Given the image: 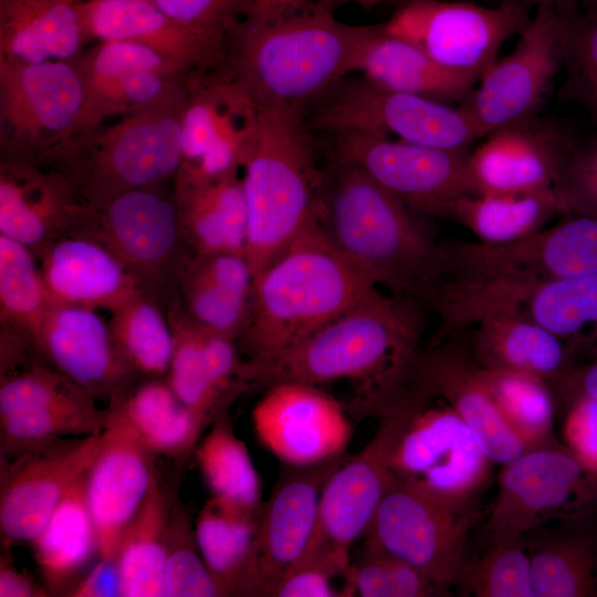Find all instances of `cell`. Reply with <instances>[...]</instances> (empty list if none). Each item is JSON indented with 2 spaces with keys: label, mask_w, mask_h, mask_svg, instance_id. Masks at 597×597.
Returning <instances> with one entry per match:
<instances>
[{
  "label": "cell",
  "mask_w": 597,
  "mask_h": 597,
  "mask_svg": "<svg viewBox=\"0 0 597 597\" xmlns=\"http://www.w3.org/2000/svg\"><path fill=\"white\" fill-rule=\"evenodd\" d=\"M420 304L379 289L307 337L264 362H247L250 387L353 380V409L378 416L401 392L422 332Z\"/></svg>",
  "instance_id": "6da1fadb"
},
{
  "label": "cell",
  "mask_w": 597,
  "mask_h": 597,
  "mask_svg": "<svg viewBox=\"0 0 597 597\" xmlns=\"http://www.w3.org/2000/svg\"><path fill=\"white\" fill-rule=\"evenodd\" d=\"M378 24L350 25L311 0L280 15L244 19L231 34L223 66L259 108L305 109L358 72Z\"/></svg>",
  "instance_id": "7a4b0ae2"
},
{
  "label": "cell",
  "mask_w": 597,
  "mask_h": 597,
  "mask_svg": "<svg viewBox=\"0 0 597 597\" xmlns=\"http://www.w3.org/2000/svg\"><path fill=\"white\" fill-rule=\"evenodd\" d=\"M417 213L355 165L323 167L320 228L370 283L411 296L434 274L438 245Z\"/></svg>",
  "instance_id": "3957f363"
},
{
  "label": "cell",
  "mask_w": 597,
  "mask_h": 597,
  "mask_svg": "<svg viewBox=\"0 0 597 597\" xmlns=\"http://www.w3.org/2000/svg\"><path fill=\"white\" fill-rule=\"evenodd\" d=\"M376 289L331 244L317 222L255 275L252 316L237 341L244 360L273 358Z\"/></svg>",
  "instance_id": "277c9868"
},
{
  "label": "cell",
  "mask_w": 597,
  "mask_h": 597,
  "mask_svg": "<svg viewBox=\"0 0 597 597\" xmlns=\"http://www.w3.org/2000/svg\"><path fill=\"white\" fill-rule=\"evenodd\" d=\"M313 134L298 111L260 108L258 143L242 172L244 256L254 276L318 222L323 167Z\"/></svg>",
  "instance_id": "5b68a950"
},
{
  "label": "cell",
  "mask_w": 597,
  "mask_h": 597,
  "mask_svg": "<svg viewBox=\"0 0 597 597\" xmlns=\"http://www.w3.org/2000/svg\"><path fill=\"white\" fill-rule=\"evenodd\" d=\"M185 97L186 84L180 93L153 107L73 133L44 165L65 174L86 203L172 181L182 163Z\"/></svg>",
  "instance_id": "8992f818"
},
{
  "label": "cell",
  "mask_w": 597,
  "mask_h": 597,
  "mask_svg": "<svg viewBox=\"0 0 597 597\" xmlns=\"http://www.w3.org/2000/svg\"><path fill=\"white\" fill-rule=\"evenodd\" d=\"M70 232L106 248L166 311L179 300L180 279L192 252L180 229L174 180L86 203Z\"/></svg>",
  "instance_id": "52a82bcc"
},
{
  "label": "cell",
  "mask_w": 597,
  "mask_h": 597,
  "mask_svg": "<svg viewBox=\"0 0 597 597\" xmlns=\"http://www.w3.org/2000/svg\"><path fill=\"white\" fill-rule=\"evenodd\" d=\"M308 128L325 134L366 133L412 144L467 149L480 138L461 107L345 76L303 113Z\"/></svg>",
  "instance_id": "ba28073f"
},
{
  "label": "cell",
  "mask_w": 597,
  "mask_h": 597,
  "mask_svg": "<svg viewBox=\"0 0 597 597\" xmlns=\"http://www.w3.org/2000/svg\"><path fill=\"white\" fill-rule=\"evenodd\" d=\"M409 412L390 458L395 478L457 507L469 509L490 476L492 462L478 437L444 402L405 390Z\"/></svg>",
  "instance_id": "9c48e42d"
},
{
  "label": "cell",
  "mask_w": 597,
  "mask_h": 597,
  "mask_svg": "<svg viewBox=\"0 0 597 597\" xmlns=\"http://www.w3.org/2000/svg\"><path fill=\"white\" fill-rule=\"evenodd\" d=\"M498 486L488 544L519 541L553 520H579L597 510V473L567 448L525 451L504 464Z\"/></svg>",
  "instance_id": "30bf717a"
},
{
  "label": "cell",
  "mask_w": 597,
  "mask_h": 597,
  "mask_svg": "<svg viewBox=\"0 0 597 597\" xmlns=\"http://www.w3.org/2000/svg\"><path fill=\"white\" fill-rule=\"evenodd\" d=\"M85 96L75 60H0V160L44 165L74 129Z\"/></svg>",
  "instance_id": "8fae6325"
},
{
  "label": "cell",
  "mask_w": 597,
  "mask_h": 597,
  "mask_svg": "<svg viewBox=\"0 0 597 597\" xmlns=\"http://www.w3.org/2000/svg\"><path fill=\"white\" fill-rule=\"evenodd\" d=\"M530 11L513 2L483 7L465 1L411 0L399 6L384 27L442 69L478 83L501 46L527 25Z\"/></svg>",
  "instance_id": "7c38bea8"
},
{
  "label": "cell",
  "mask_w": 597,
  "mask_h": 597,
  "mask_svg": "<svg viewBox=\"0 0 597 597\" xmlns=\"http://www.w3.org/2000/svg\"><path fill=\"white\" fill-rule=\"evenodd\" d=\"M259 130L260 108L223 64L190 73L177 176L203 181L242 174Z\"/></svg>",
  "instance_id": "4fadbf2b"
},
{
  "label": "cell",
  "mask_w": 597,
  "mask_h": 597,
  "mask_svg": "<svg viewBox=\"0 0 597 597\" xmlns=\"http://www.w3.org/2000/svg\"><path fill=\"white\" fill-rule=\"evenodd\" d=\"M331 157L355 165L423 217L443 218L460 197L479 193L467 149H444L366 133H336Z\"/></svg>",
  "instance_id": "5bb4252c"
},
{
  "label": "cell",
  "mask_w": 597,
  "mask_h": 597,
  "mask_svg": "<svg viewBox=\"0 0 597 597\" xmlns=\"http://www.w3.org/2000/svg\"><path fill=\"white\" fill-rule=\"evenodd\" d=\"M469 509L457 507L392 475L364 544L416 567L448 596L465 558Z\"/></svg>",
  "instance_id": "9a60e30c"
},
{
  "label": "cell",
  "mask_w": 597,
  "mask_h": 597,
  "mask_svg": "<svg viewBox=\"0 0 597 597\" xmlns=\"http://www.w3.org/2000/svg\"><path fill=\"white\" fill-rule=\"evenodd\" d=\"M563 52L561 14L536 8L513 51L496 59L461 103L480 138L538 115L562 71Z\"/></svg>",
  "instance_id": "2e32d148"
},
{
  "label": "cell",
  "mask_w": 597,
  "mask_h": 597,
  "mask_svg": "<svg viewBox=\"0 0 597 597\" xmlns=\"http://www.w3.org/2000/svg\"><path fill=\"white\" fill-rule=\"evenodd\" d=\"M108 410L53 367L34 363L0 380L1 453L15 457L67 438L100 434Z\"/></svg>",
  "instance_id": "e0dca14e"
},
{
  "label": "cell",
  "mask_w": 597,
  "mask_h": 597,
  "mask_svg": "<svg viewBox=\"0 0 597 597\" xmlns=\"http://www.w3.org/2000/svg\"><path fill=\"white\" fill-rule=\"evenodd\" d=\"M408 412V400L401 396L379 416L378 429L364 449L348 454L328 476L321 493L313 537L305 551L350 561L353 544L367 533L391 481L390 458Z\"/></svg>",
  "instance_id": "ac0fdd59"
},
{
  "label": "cell",
  "mask_w": 597,
  "mask_h": 597,
  "mask_svg": "<svg viewBox=\"0 0 597 597\" xmlns=\"http://www.w3.org/2000/svg\"><path fill=\"white\" fill-rule=\"evenodd\" d=\"M347 457L346 452L310 465L282 463L261 505L253 553L239 596H273L282 577L310 544L323 486Z\"/></svg>",
  "instance_id": "d6986e66"
},
{
  "label": "cell",
  "mask_w": 597,
  "mask_h": 597,
  "mask_svg": "<svg viewBox=\"0 0 597 597\" xmlns=\"http://www.w3.org/2000/svg\"><path fill=\"white\" fill-rule=\"evenodd\" d=\"M102 433L62 439L11 457L13 461L1 475L4 544L32 543L69 489L91 467Z\"/></svg>",
  "instance_id": "ffe728a7"
},
{
  "label": "cell",
  "mask_w": 597,
  "mask_h": 597,
  "mask_svg": "<svg viewBox=\"0 0 597 597\" xmlns=\"http://www.w3.org/2000/svg\"><path fill=\"white\" fill-rule=\"evenodd\" d=\"M259 441L282 463L310 465L347 452L352 425L345 407L317 386L277 383L252 410Z\"/></svg>",
  "instance_id": "44dd1931"
},
{
  "label": "cell",
  "mask_w": 597,
  "mask_h": 597,
  "mask_svg": "<svg viewBox=\"0 0 597 597\" xmlns=\"http://www.w3.org/2000/svg\"><path fill=\"white\" fill-rule=\"evenodd\" d=\"M154 455L123 417L109 408L100 450L86 473L98 558H116L126 528L158 478Z\"/></svg>",
  "instance_id": "7402d4cb"
},
{
  "label": "cell",
  "mask_w": 597,
  "mask_h": 597,
  "mask_svg": "<svg viewBox=\"0 0 597 597\" xmlns=\"http://www.w3.org/2000/svg\"><path fill=\"white\" fill-rule=\"evenodd\" d=\"M469 154L479 193L554 188L578 139L564 123L534 116L499 128Z\"/></svg>",
  "instance_id": "603a6c76"
},
{
  "label": "cell",
  "mask_w": 597,
  "mask_h": 597,
  "mask_svg": "<svg viewBox=\"0 0 597 597\" xmlns=\"http://www.w3.org/2000/svg\"><path fill=\"white\" fill-rule=\"evenodd\" d=\"M404 389L440 398L453 408L492 462L505 464L527 451L502 418L468 348L453 341L419 348Z\"/></svg>",
  "instance_id": "cb8c5ba5"
},
{
  "label": "cell",
  "mask_w": 597,
  "mask_h": 597,
  "mask_svg": "<svg viewBox=\"0 0 597 597\" xmlns=\"http://www.w3.org/2000/svg\"><path fill=\"white\" fill-rule=\"evenodd\" d=\"M86 202L72 180L51 166L0 160V234L36 256L69 233Z\"/></svg>",
  "instance_id": "d4e9b609"
},
{
  "label": "cell",
  "mask_w": 597,
  "mask_h": 597,
  "mask_svg": "<svg viewBox=\"0 0 597 597\" xmlns=\"http://www.w3.org/2000/svg\"><path fill=\"white\" fill-rule=\"evenodd\" d=\"M38 353L96 400L111 401L138 378L118 353L108 322L92 308L52 304L39 335Z\"/></svg>",
  "instance_id": "484cf974"
},
{
  "label": "cell",
  "mask_w": 597,
  "mask_h": 597,
  "mask_svg": "<svg viewBox=\"0 0 597 597\" xmlns=\"http://www.w3.org/2000/svg\"><path fill=\"white\" fill-rule=\"evenodd\" d=\"M35 258L52 304L112 313L144 293L114 254L75 232L55 239Z\"/></svg>",
  "instance_id": "4316f807"
},
{
  "label": "cell",
  "mask_w": 597,
  "mask_h": 597,
  "mask_svg": "<svg viewBox=\"0 0 597 597\" xmlns=\"http://www.w3.org/2000/svg\"><path fill=\"white\" fill-rule=\"evenodd\" d=\"M86 41H130L149 46L190 72L222 64L224 48L188 30L154 0H80Z\"/></svg>",
  "instance_id": "83f0119b"
},
{
  "label": "cell",
  "mask_w": 597,
  "mask_h": 597,
  "mask_svg": "<svg viewBox=\"0 0 597 597\" xmlns=\"http://www.w3.org/2000/svg\"><path fill=\"white\" fill-rule=\"evenodd\" d=\"M174 192L180 229L192 254H244L248 206L242 174L203 181L176 176Z\"/></svg>",
  "instance_id": "f1b7e54d"
},
{
  "label": "cell",
  "mask_w": 597,
  "mask_h": 597,
  "mask_svg": "<svg viewBox=\"0 0 597 597\" xmlns=\"http://www.w3.org/2000/svg\"><path fill=\"white\" fill-rule=\"evenodd\" d=\"M86 42L75 2L0 0V60L71 61Z\"/></svg>",
  "instance_id": "f546056e"
},
{
  "label": "cell",
  "mask_w": 597,
  "mask_h": 597,
  "mask_svg": "<svg viewBox=\"0 0 597 597\" xmlns=\"http://www.w3.org/2000/svg\"><path fill=\"white\" fill-rule=\"evenodd\" d=\"M475 325L467 348L481 368L526 373L545 381L565 368L561 337L520 312L493 314Z\"/></svg>",
  "instance_id": "4dcf8cb0"
},
{
  "label": "cell",
  "mask_w": 597,
  "mask_h": 597,
  "mask_svg": "<svg viewBox=\"0 0 597 597\" xmlns=\"http://www.w3.org/2000/svg\"><path fill=\"white\" fill-rule=\"evenodd\" d=\"M86 473L73 483L32 541L34 559L49 595H67L93 556L98 555L86 499Z\"/></svg>",
  "instance_id": "1f68e13d"
},
{
  "label": "cell",
  "mask_w": 597,
  "mask_h": 597,
  "mask_svg": "<svg viewBox=\"0 0 597 597\" xmlns=\"http://www.w3.org/2000/svg\"><path fill=\"white\" fill-rule=\"evenodd\" d=\"M138 378L111 401L146 448L156 454L182 457L199 442L208 425L175 394L165 377Z\"/></svg>",
  "instance_id": "d6a6232c"
},
{
  "label": "cell",
  "mask_w": 597,
  "mask_h": 597,
  "mask_svg": "<svg viewBox=\"0 0 597 597\" xmlns=\"http://www.w3.org/2000/svg\"><path fill=\"white\" fill-rule=\"evenodd\" d=\"M373 83L444 103H462L475 81L451 73L412 43L388 33L378 24L359 71Z\"/></svg>",
  "instance_id": "836d02e7"
},
{
  "label": "cell",
  "mask_w": 597,
  "mask_h": 597,
  "mask_svg": "<svg viewBox=\"0 0 597 597\" xmlns=\"http://www.w3.org/2000/svg\"><path fill=\"white\" fill-rule=\"evenodd\" d=\"M562 208L554 188L514 193H475L458 198L444 217L470 230L480 242L505 244L541 230Z\"/></svg>",
  "instance_id": "e575fe53"
},
{
  "label": "cell",
  "mask_w": 597,
  "mask_h": 597,
  "mask_svg": "<svg viewBox=\"0 0 597 597\" xmlns=\"http://www.w3.org/2000/svg\"><path fill=\"white\" fill-rule=\"evenodd\" d=\"M260 510L211 496L195 520L200 554L223 597L239 596L253 553Z\"/></svg>",
  "instance_id": "d590c367"
},
{
  "label": "cell",
  "mask_w": 597,
  "mask_h": 597,
  "mask_svg": "<svg viewBox=\"0 0 597 597\" xmlns=\"http://www.w3.org/2000/svg\"><path fill=\"white\" fill-rule=\"evenodd\" d=\"M51 305L33 252L0 234V344L39 356L38 339Z\"/></svg>",
  "instance_id": "8d00e7d4"
},
{
  "label": "cell",
  "mask_w": 597,
  "mask_h": 597,
  "mask_svg": "<svg viewBox=\"0 0 597 597\" xmlns=\"http://www.w3.org/2000/svg\"><path fill=\"white\" fill-rule=\"evenodd\" d=\"M170 503L157 478L117 549L123 597H164Z\"/></svg>",
  "instance_id": "74e56055"
},
{
  "label": "cell",
  "mask_w": 597,
  "mask_h": 597,
  "mask_svg": "<svg viewBox=\"0 0 597 597\" xmlns=\"http://www.w3.org/2000/svg\"><path fill=\"white\" fill-rule=\"evenodd\" d=\"M108 324L118 353L136 377H166L175 337L158 302L140 293L112 312Z\"/></svg>",
  "instance_id": "f35d334b"
},
{
  "label": "cell",
  "mask_w": 597,
  "mask_h": 597,
  "mask_svg": "<svg viewBox=\"0 0 597 597\" xmlns=\"http://www.w3.org/2000/svg\"><path fill=\"white\" fill-rule=\"evenodd\" d=\"M528 555L534 597H597V535L559 534Z\"/></svg>",
  "instance_id": "ab89813d"
},
{
  "label": "cell",
  "mask_w": 597,
  "mask_h": 597,
  "mask_svg": "<svg viewBox=\"0 0 597 597\" xmlns=\"http://www.w3.org/2000/svg\"><path fill=\"white\" fill-rule=\"evenodd\" d=\"M200 472L212 496L255 509L261 506L259 474L249 450L234 432L227 410L211 422L195 448Z\"/></svg>",
  "instance_id": "60d3db41"
},
{
  "label": "cell",
  "mask_w": 597,
  "mask_h": 597,
  "mask_svg": "<svg viewBox=\"0 0 597 597\" xmlns=\"http://www.w3.org/2000/svg\"><path fill=\"white\" fill-rule=\"evenodd\" d=\"M175 337L166 380L178 398L206 422L227 410L231 397L213 383L202 347V327L182 308L179 300L166 311Z\"/></svg>",
  "instance_id": "b9f144b4"
},
{
  "label": "cell",
  "mask_w": 597,
  "mask_h": 597,
  "mask_svg": "<svg viewBox=\"0 0 597 597\" xmlns=\"http://www.w3.org/2000/svg\"><path fill=\"white\" fill-rule=\"evenodd\" d=\"M479 370L502 418L526 450L547 446L554 405L546 381L521 371L481 367Z\"/></svg>",
  "instance_id": "7bdbcfd3"
},
{
  "label": "cell",
  "mask_w": 597,
  "mask_h": 597,
  "mask_svg": "<svg viewBox=\"0 0 597 597\" xmlns=\"http://www.w3.org/2000/svg\"><path fill=\"white\" fill-rule=\"evenodd\" d=\"M187 77L142 71L87 87L73 133L90 130L109 119L153 107L180 93Z\"/></svg>",
  "instance_id": "ee69618b"
},
{
  "label": "cell",
  "mask_w": 597,
  "mask_h": 597,
  "mask_svg": "<svg viewBox=\"0 0 597 597\" xmlns=\"http://www.w3.org/2000/svg\"><path fill=\"white\" fill-rule=\"evenodd\" d=\"M179 302L196 323L235 341L247 329L253 310V297H247L210 276L193 255L180 279Z\"/></svg>",
  "instance_id": "f6af8a7d"
},
{
  "label": "cell",
  "mask_w": 597,
  "mask_h": 597,
  "mask_svg": "<svg viewBox=\"0 0 597 597\" xmlns=\"http://www.w3.org/2000/svg\"><path fill=\"white\" fill-rule=\"evenodd\" d=\"M523 307L522 314L558 337L573 335L597 323V272L541 283Z\"/></svg>",
  "instance_id": "bcb514c9"
},
{
  "label": "cell",
  "mask_w": 597,
  "mask_h": 597,
  "mask_svg": "<svg viewBox=\"0 0 597 597\" xmlns=\"http://www.w3.org/2000/svg\"><path fill=\"white\" fill-rule=\"evenodd\" d=\"M563 22V67L559 95L583 106L597 125V1L558 11Z\"/></svg>",
  "instance_id": "7dc6e473"
},
{
  "label": "cell",
  "mask_w": 597,
  "mask_h": 597,
  "mask_svg": "<svg viewBox=\"0 0 597 597\" xmlns=\"http://www.w3.org/2000/svg\"><path fill=\"white\" fill-rule=\"evenodd\" d=\"M164 597H223L200 554L195 522L179 499L170 503Z\"/></svg>",
  "instance_id": "c3c4849f"
},
{
  "label": "cell",
  "mask_w": 597,
  "mask_h": 597,
  "mask_svg": "<svg viewBox=\"0 0 597 597\" xmlns=\"http://www.w3.org/2000/svg\"><path fill=\"white\" fill-rule=\"evenodd\" d=\"M342 597H431L443 593L420 570L363 544L362 554L343 576Z\"/></svg>",
  "instance_id": "681fc988"
},
{
  "label": "cell",
  "mask_w": 597,
  "mask_h": 597,
  "mask_svg": "<svg viewBox=\"0 0 597 597\" xmlns=\"http://www.w3.org/2000/svg\"><path fill=\"white\" fill-rule=\"evenodd\" d=\"M522 540L489 544L479 558L464 559L454 585L476 597H534L530 555Z\"/></svg>",
  "instance_id": "f907efd6"
},
{
  "label": "cell",
  "mask_w": 597,
  "mask_h": 597,
  "mask_svg": "<svg viewBox=\"0 0 597 597\" xmlns=\"http://www.w3.org/2000/svg\"><path fill=\"white\" fill-rule=\"evenodd\" d=\"M76 63L84 86L91 87L121 75L142 71H156L187 76L190 71L163 53L130 41H101L82 53Z\"/></svg>",
  "instance_id": "816d5d0a"
},
{
  "label": "cell",
  "mask_w": 597,
  "mask_h": 597,
  "mask_svg": "<svg viewBox=\"0 0 597 597\" xmlns=\"http://www.w3.org/2000/svg\"><path fill=\"white\" fill-rule=\"evenodd\" d=\"M188 30L224 48L250 13V0H154ZM226 53V52H224Z\"/></svg>",
  "instance_id": "f5cc1de1"
},
{
  "label": "cell",
  "mask_w": 597,
  "mask_h": 597,
  "mask_svg": "<svg viewBox=\"0 0 597 597\" xmlns=\"http://www.w3.org/2000/svg\"><path fill=\"white\" fill-rule=\"evenodd\" d=\"M554 189L563 213L597 214V134L577 142Z\"/></svg>",
  "instance_id": "db71d44e"
},
{
  "label": "cell",
  "mask_w": 597,
  "mask_h": 597,
  "mask_svg": "<svg viewBox=\"0 0 597 597\" xmlns=\"http://www.w3.org/2000/svg\"><path fill=\"white\" fill-rule=\"evenodd\" d=\"M349 564L332 554L305 551L282 577L272 597H342L333 583L344 576Z\"/></svg>",
  "instance_id": "11a10c76"
},
{
  "label": "cell",
  "mask_w": 597,
  "mask_h": 597,
  "mask_svg": "<svg viewBox=\"0 0 597 597\" xmlns=\"http://www.w3.org/2000/svg\"><path fill=\"white\" fill-rule=\"evenodd\" d=\"M567 449L590 471L597 473V399L582 395L564 422Z\"/></svg>",
  "instance_id": "9f6ffc18"
},
{
  "label": "cell",
  "mask_w": 597,
  "mask_h": 597,
  "mask_svg": "<svg viewBox=\"0 0 597 597\" xmlns=\"http://www.w3.org/2000/svg\"><path fill=\"white\" fill-rule=\"evenodd\" d=\"M72 597H123L122 578L116 559L97 563L69 590Z\"/></svg>",
  "instance_id": "6f0895ef"
},
{
  "label": "cell",
  "mask_w": 597,
  "mask_h": 597,
  "mask_svg": "<svg viewBox=\"0 0 597 597\" xmlns=\"http://www.w3.org/2000/svg\"><path fill=\"white\" fill-rule=\"evenodd\" d=\"M48 595L43 585L34 583L28 575L19 570L7 556L1 557L0 597H39Z\"/></svg>",
  "instance_id": "680465c9"
},
{
  "label": "cell",
  "mask_w": 597,
  "mask_h": 597,
  "mask_svg": "<svg viewBox=\"0 0 597 597\" xmlns=\"http://www.w3.org/2000/svg\"><path fill=\"white\" fill-rule=\"evenodd\" d=\"M302 0H250L251 9L247 17L252 20H265L282 14Z\"/></svg>",
  "instance_id": "91938a15"
},
{
  "label": "cell",
  "mask_w": 597,
  "mask_h": 597,
  "mask_svg": "<svg viewBox=\"0 0 597 597\" xmlns=\"http://www.w3.org/2000/svg\"><path fill=\"white\" fill-rule=\"evenodd\" d=\"M499 2H513L524 6L528 9H536L540 7H552L557 11H566L587 4L594 3L597 0H498Z\"/></svg>",
  "instance_id": "94428289"
},
{
  "label": "cell",
  "mask_w": 597,
  "mask_h": 597,
  "mask_svg": "<svg viewBox=\"0 0 597 597\" xmlns=\"http://www.w3.org/2000/svg\"><path fill=\"white\" fill-rule=\"evenodd\" d=\"M583 394L597 399V364L586 369L580 378Z\"/></svg>",
  "instance_id": "6125c7cd"
},
{
  "label": "cell",
  "mask_w": 597,
  "mask_h": 597,
  "mask_svg": "<svg viewBox=\"0 0 597 597\" xmlns=\"http://www.w3.org/2000/svg\"><path fill=\"white\" fill-rule=\"evenodd\" d=\"M317 6L334 12L336 9L341 8L346 3H357L360 4L362 0H311Z\"/></svg>",
  "instance_id": "be15d7a7"
},
{
  "label": "cell",
  "mask_w": 597,
  "mask_h": 597,
  "mask_svg": "<svg viewBox=\"0 0 597 597\" xmlns=\"http://www.w3.org/2000/svg\"><path fill=\"white\" fill-rule=\"evenodd\" d=\"M411 0H362L360 6L365 9H370L383 3H392L398 7L405 4Z\"/></svg>",
  "instance_id": "e7e4bbea"
},
{
  "label": "cell",
  "mask_w": 597,
  "mask_h": 597,
  "mask_svg": "<svg viewBox=\"0 0 597 597\" xmlns=\"http://www.w3.org/2000/svg\"><path fill=\"white\" fill-rule=\"evenodd\" d=\"M67 1H70V2H76V1H80V0H67Z\"/></svg>",
  "instance_id": "03108f58"
}]
</instances>
